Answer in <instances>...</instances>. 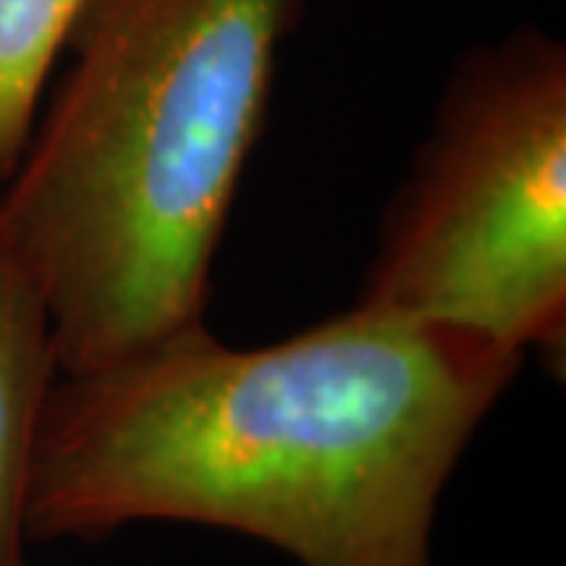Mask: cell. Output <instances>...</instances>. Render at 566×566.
Instances as JSON below:
<instances>
[{"label": "cell", "instance_id": "277c9868", "mask_svg": "<svg viewBox=\"0 0 566 566\" xmlns=\"http://www.w3.org/2000/svg\"><path fill=\"white\" fill-rule=\"evenodd\" d=\"M57 375L44 303L0 223V566H29L32 460Z\"/></svg>", "mask_w": 566, "mask_h": 566}, {"label": "cell", "instance_id": "6da1fadb", "mask_svg": "<svg viewBox=\"0 0 566 566\" xmlns=\"http://www.w3.org/2000/svg\"><path fill=\"white\" fill-rule=\"evenodd\" d=\"M520 365L479 334L363 303L262 346L192 324L57 375L29 538L182 523L296 566H438L447 482Z\"/></svg>", "mask_w": 566, "mask_h": 566}, {"label": "cell", "instance_id": "3957f363", "mask_svg": "<svg viewBox=\"0 0 566 566\" xmlns=\"http://www.w3.org/2000/svg\"><path fill=\"white\" fill-rule=\"evenodd\" d=\"M356 303L564 363V41L523 25L457 61Z\"/></svg>", "mask_w": 566, "mask_h": 566}, {"label": "cell", "instance_id": "7a4b0ae2", "mask_svg": "<svg viewBox=\"0 0 566 566\" xmlns=\"http://www.w3.org/2000/svg\"><path fill=\"white\" fill-rule=\"evenodd\" d=\"M305 0H85L0 223L61 371L205 322L211 268Z\"/></svg>", "mask_w": 566, "mask_h": 566}, {"label": "cell", "instance_id": "5b68a950", "mask_svg": "<svg viewBox=\"0 0 566 566\" xmlns=\"http://www.w3.org/2000/svg\"><path fill=\"white\" fill-rule=\"evenodd\" d=\"M85 0H0V182L20 161L51 70Z\"/></svg>", "mask_w": 566, "mask_h": 566}]
</instances>
